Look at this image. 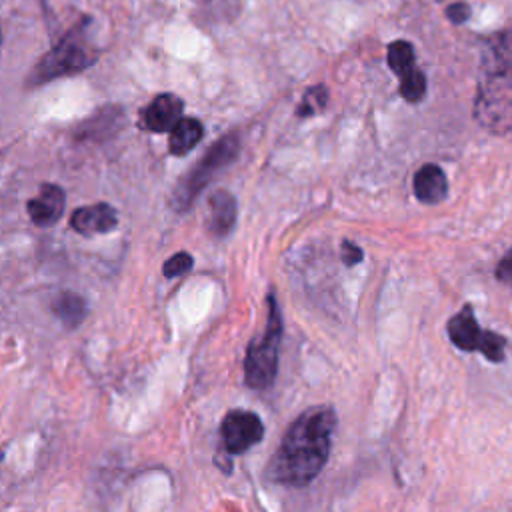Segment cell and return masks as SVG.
I'll list each match as a JSON object with an SVG mask.
<instances>
[{"instance_id":"obj_1","label":"cell","mask_w":512,"mask_h":512,"mask_svg":"<svg viewBox=\"0 0 512 512\" xmlns=\"http://www.w3.org/2000/svg\"><path fill=\"white\" fill-rule=\"evenodd\" d=\"M334 430L336 412L330 406H312L302 412L270 458L266 478L284 486L310 484L328 460Z\"/></svg>"},{"instance_id":"obj_2","label":"cell","mask_w":512,"mask_h":512,"mask_svg":"<svg viewBox=\"0 0 512 512\" xmlns=\"http://www.w3.org/2000/svg\"><path fill=\"white\" fill-rule=\"evenodd\" d=\"M282 340V318L276 306V298L268 296V320L260 338L252 340L244 360V380L254 390H266L278 370V352Z\"/></svg>"},{"instance_id":"obj_3","label":"cell","mask_w":512,"mask_h":512,"mask_svg":"<svg viewBox=\"0 0 512 512\" xmlns=\"http://www.w3.org/2000/svg\"><path fill=\"white\" fill-rule=\"evenodd\" d=\"M96 60V52L86 40L82 24L72 28L50 52H46L36 68L32 70L28 84L36 86L60 76L76 74L84 68H88Z\"/></svg>"},{"instance_id":"obj_4","label":"cell","mask_w":512,"mask_h":512,"mask_svg":"<svg viewBox=\"0 0 512 512\" xmlns=\"http://www.w3.org/2000/svg\"><path fill=\"white\" fill-rule=\"evenodd\" d=\"M240 152V140L238 134H226L222 138H218L210 150L200 158V162L178 182V186L174 188L172 194V206L174 210H186L196 196L204 190V186L220 172L224 170L228 164H232L236 160Z\"/></svg>"},{"instance_id":"obj_5","label":"cell","mask_w":512,"mask_h":512,"mask_svg":"<svg viewBox=\"0 0 512 512\" xmlns=\"http://www.w3.org/2000/svg\"><path fill=\"white\" fill-rule=\"evenodd\" d=\"M448 338L452 344L464 352H480L490 362H504L508 340L492 330H484L470 304H464L460 312H456L446 326Z\"/></svg>"},{"instance_id":"obj_6","label":"cell","mask_w":512,"mask_h":512,"mask_svg":"<svg viewBox=\"0 0 512 512\" xmlns=\"http://www.w3.org/2000/svg\"><path fill=\"white\" fill-rule=\"evenodd\" d=\"M222 444L228 454H242L258 444L264 436V426L258 414L248 410H230L220 426Z\"/></svg>"},{"instance_id":"obj_7","label":"cell","mask_w":512,"mask_h":512,"mask_svg":"<svg viewBox=\"0 0 512 512\" xmlns=\"http://www.w3.org/2000/svg\"><path fill=\"white\" fill-rule=\"evenodd\" d=\"M182 100L174 94H158L142 112L140 126L150 132H172L182 120Z\"/></svg>"},{"instance_id":"obj_8","label":"cell","mask_w":512,"mask_h":512,"mask_svg":"<svg viewBox=\"0 0 512 512\" xmlns=\"http://www.w3.org/2000/svg\"><path fill=\"white\" fill-rule=\"evenodd\" d=\"M116 224H118V214L106 202L82 206V208L74 210L70 216V226L84 236L110 232L112 228H116Z\"/></svg>"},{"instance_id":"obj_9","label":"cell","mask_w":512,"mask_h":512,"mask_svg":"<svg viewBox=\"0 0 512 512\" xmlns=\"http://www.w3.org/2000/svg\"><path fill=\"white\" fill-rule=\"evenodd\" d=\"M28 216L36 226H52L64 212V190L56 184L44 182L40 192L28 200Z\"/></svg>"},{"instance_id":"obj_10","label":"cell","mask_w":512,"mask_h":512,"mask_svg":"<svg viewBox=\"0 0 512 512\" xmlns=\"http://www.w3.org/2000/svg\"><path fill=\"white\" fill-rule=\"evenodd\" d=\"M414 194L424 204H438L448 194V180L440 166L424 164L414 174Z\"/></svg>"},{"instance_id":"obj_11","label":"cell","mask_w":512,"mask_h":512,"mask_svg":"<svg viewBox=\"0 0 512 512\" xmlns=\"http://www.w3.org/2000/svg\"><path fill=\"white\" fill-rule=\"evenodd\" d=\"M210 216H208V230L214 236H226L236 222V200L230 192L226 190H216L210 200Z\"/></svg>"},{"instance_id":"obj_12","label":"cell","mask_w":512,"mask_h":512,"mask_svg":"<svg viewBox=\"0 0 512 512\" xmlns=\"http://www.w3.org/2000/svg\"><path fill=\"white\" fill-rule=\"evenodd\" d=\"M202 134H204V128L200 120L182 118L170 132V140H168L170 154L174 156L188 154L202 140Z\"/></svg>"},{"instance_id":"obj_13","label":"cell","mask_w":512,"mask_h":512,"mask_svg":"<svg viewBox=\"0 0 512 512\" xmlns=\"http://www.w3.org/2000/svg\"><path fill=\"white\" fill-rule=\"evenodd\" d=\"M54 314L60 318V322L68 328L78 326L84 316H86V302L80 294L76 292H62L58 298L52 302Z\"/></svg>"},{"instance_id":"obj_14","label":"cell","mask_w":512,"mask_h":512,"mask_svg":"<svg viewBox=\"0 0 512 512\" xmlns=\"http://www.w3.org/2000/svg\"><path fill=\"white\" fill-rule=\"evenodd\" d=\"M416 54L410 42L406 40H396L388 46V64L392 68V72H396L398 76H404L406 72H410L414 66Z\"/></svg>"},{"instance_id":"obj_15","label":"cell","mask_w":512,"mask_h":512,"mask_svg":"<svg viewBox=\"0 0 512 512\" xmlns=\"http://www.w3.org/2000/svg\"><path fill=\"white\" fill-rule=\"evenodd\" d=\"M326 102H328V90H326V86H324V84L312 86V88H308V90L304 92V96H302V100H300V104H298V108H296V114H298L300 118L314 116V114H318V112L324 110Z\"/></svg>"},{"instance_id":"obj_16","label":"cell","mask_w":512,"mask_h":512,"mask_svg":"<svg viewBox=\"0 0 512 512\" xmlns=\"http://www.w3.org/2000/svg\"><path fill=\"white\" fill-rule=\"evenodd\" d=\"M400 94L408 102H418L426 94V76L422 70L412 68L404 76H400Z\"/></svg>"},{"instance_id":"obj_17","label":"cell","mask_w":512,"mask_h":512,"mask_svg":"<svg viewBox=\"0 0 512 512\" xmlns=\"http://www.w3.org/2000/svg\"><path fill=\"white\" fill-rule=\"evenodd\" d=\"M192 266H194L192 256L188 252H178V254H174L172 258H168L164 262L162 272H164L166 278H178V276L186 274L188 270H192Z\"/></svg>"},{"instance_id":"obj_18","label":"cell","mask_w":512,"mask_h":512,"mask_svg":"<svg viewBox=\"0 0 512 512\" xmlns=\"http://www.w3.org/2000/svg\"><path fill=\"white\" fill-rule=\"evenodd\" d=\"M496 278L506 284L512 286V246L508 248V252L500 258L498 266H496Z\"/></svg>"},{"instance_id":"obj_19","label":"cell","mask_w":512,"mask_h":512,"mask_svg":"<svg viewBox=\"0 0 512 512\" xmlns=\"http://www.w3.org/2000/svg\"><path fill=\"white\" fill-rule=\"evenodd\" d=\"M446 16H448L450 22L462 24V22H466L468 16H470V6H468L466 2H454V4H450V6L446 8Z\"/></svg>"},{"instance_id":"obj_20","label":"cell","mask_w":512,"mask_h":512,"mask_svg":"<svg viewBox=\"0 0 512 512\" xmlns=\"http://www.w3.org/2000/svg\"><path fill=\"white\" fill-rule=\"evenodd\" d=\"M362 258H364V254H362V250H360L354 242H350V240H344V242H342V262H344V264L354 266V264H358Z\"/></svg>"}]
</instances>
